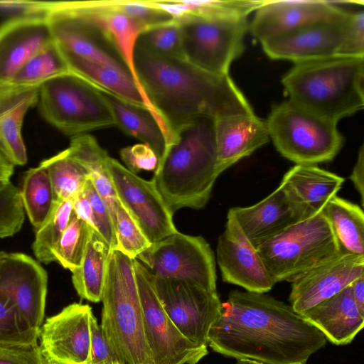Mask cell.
<instances>
[{"mask_svg": "<svg viewBox=\"0 0 364 364\" xmlns=\"http://www.w3.org/2000/svg\"><path fill=\"white\" fill-rule=\"evenodd\" d=\"M101 92L112 111L115 126L151 146L159 159L166 148V139L151 112L146 107L129 103L109 92Z\"/></svg>", "mask_w": 364, "mask_h": 364, "instance_id": "obj_28", "label": "cell"}, {"mask_svg": "<svg viewBox=\"0 0 364 364\" xmlns=\"http://www.w3.org/2000/svg\"><path fill=\"white\" fill-rule=\"evenodd\" d=\"M24 213L20 189L11 181L0 188V238L11 237L21 230Z\"/></svg>", "mask_w": 364, "mask_h": 364, "instance_id": "obj_42", "label": "cell"}, {"mask_svg": "<svg viewBox=\"0 0 364 364\" xmlns=\"http://www.w3.org/2000/svg\"><path fill=\"white\" fill-rule=\"evenodd\" d=\"M67 149L87 171L94 188L106 203L115 227L118 199L106 165L107 152L87 134L73 136Z\"/></svg>", "mask_w": 364, "mask_h": 364, "instance_id": "obj_29", "label": "cell"}, {"mask_svg": "<svg viewBox=\"0 0 364 364\" xmlns=\"http://www.w3.org/2000/svg\"><path fill=\"white\" fill-rule=\"evenodd\" d=\"M266 123L276 149L296 164L316 165L332 161L343 144L337 122L290 100L274 106Z\"/></svg>", "mask_w": 364, "mask_h": 364, "instance_id": "obj_7", "label": "cell"}, {"mask_svg": "<svg viewBox=\"0 0 364 364\" xmlns=\"http://www.w3.org/2000/svg\"><path fill=\"white\" fill-rule=\"evenodd\" d=\"M101 328L121 364H152L134 259L112 250L102 291Z\"/></svg>", "mask_w": 364, "mask_h": 364, "instance_id": "obj_5", "label": "cell"}, {"mask_svg": "<svg viewBox=\"0 0 364 364\" xmlns=\"http://www.w3.org/2000/svg\"><path fill=\"white\" fill-rule=\"evenodd\" d=\"M134 65L146 97L173 139L177 129L201 117L254 113L229 74L205 71L183 58L158 54L137 43Z\"/></svg>", "mask_w": 364, "mask_h": 364, "instance_id": "obj_2", "label": "cell"}, {"mask_svg": "<svg viewBox=\"0 0 364 364\" xmlns=\"http://www.w3.org/2000/svg\"><path fill=\"white\" fill-rule=\"evenodd\" d=\"M342 254L364 255V214L362 208L336 196L322 210Z\"/></svg>", "mask_w": 364, "mask_h": 364, "instance_id": "obj_32", "label": "cell"}, {"mask_svg": "<svg viewBox=\"0 0 364 364\" xmlns=\"http://www.w3.org/2000/svg\"><path fill=\"white\" fill-rule=\"evenodd\" d=\"M38 102L43 117L72 137L115 126L101 90L72 72L43 83L39 87Z\"/></svg>", "mask_w": 364, "mask_h": 364, "instance_id": "obj_9", "label": "cell"}, {"mask_svg": "<svg viewBox=\"0 0 364 364\" xmlns=\"http://www.w3.org/2000/svg\"><path fill=\"white\" fill-rule=\"evenodd\" d=\"M343 9L327 1H263L255 11L250 29L262 43L328 18Z\"/></svg>", "mask_w": 364, "mask_h": 364, "instance_id": "obj_21", "label": "cell"}, {"mask_svg": "<svg viewBox=\"0 0 364 364\" xmlns=\"http://www.w3.org/2000/svg\"><path fill=\"white\" fill-rule=\"evenodd\" d=\"M0 364H47L37 343H0Z\"/></svg>", "mask_w": 364, "mask_h": 364, "instance_id": "obj_44", "label": "cell"}, {"mask_svg": "<svg viewBox=\"0 0 364 364\" xmlns=\"http://www.w3.org/2000/svg\"><path fill=\"white\" fill-rule=\"evenodd\" d=\"M20 195L24 212L35 230L38 229L48 219L57 202L44 167L39 164L25 173Z\"/></svg>", "mask_w": 364, "mask_h": 364, "instance_id": "obj_33", "label": "cell"}, {"mask_svg": "<svg viewBox=\"0 0 364 364\" xmlns=\"http://www.w3.org/2000/svg\"><path fill=\"white\" fill-rule=\"evenodd\" d=\"M39 87H0V151L15 166L27 162L21 134L23 118L38 100Z\"/></svg>", "mask_w": 364, "mask_h": 364, "instance_id": "obj_27", "label": "cell"}, {"mask_svg": "<svg viewBox=\"0 0 364 364\" xmlns=\"http://www.w3.org/2000/svg\"><path fill=\"white\" fill-rule=\"evenodd\" d=\"M63 58L70 72L79 75L98 89L129 103L147 108L140 91L130 76L112 68L80 58Z\"/></svg>", "mask_w": 364, "mask_h": 364, "instance_id": "obj_31", "label": "cell"}, {"mask_svg": "<svg viewBox=\"0 0 364 364\" xmlns=\"http://www.w3.org/2000/svg\"><path fill=\"white\" fill-rule=\"evenodd\" d=\"M43 16H21L0 26V87L36 53L53 42Z\"/></svg>", "mask_w": 364, "mask_h": 364, "instance_id": "obj_22", "label": "cell"}, {"mask_svg": "<svg viewBox=\"0 0 364 364\" xmlns=\"http://www.w3.org/2000/svg\"><path fill=\"white\" fill-rule=\"evenodd\" d=\"M282 82L289 100L338 123L364 107V56L296 63Z\"/></svg>", "mask_w": 364, "mask_h": 364, "instance_id": "obj_4", "label": "cell"}, {"mask_svg": "<svg viewBox=\"0 0 364 364\" xmlns=\"http://www.w3.org/2000/svg\"><path fill=\"white\" fill-rule=\"evenodd\" d=\"M90 349L87 364H121L93 313L90 317Z\"/></svg>", "mask_w": 364, "mask_h": 364, "instance_id": "obj_45", "label": "cell"}, {"mask_svg": "<svg viewBox=\"0 0 364 364\" xmlns=\"http://www.w3.org/2000/svg\"><path fill=\"white\" fill-rule=\"evenodd\" d=\"M110 252L107 242L91 228L81 265L72 272L73 287L82 299L101 301Z\"/></svg>", "mask_w": 364, "mask_h": 364, "instance_id": "obj_30", "label": "cell"}, {"mask_svg": "<svg viewBox=\"0 0 364 364\" xmlns=\"http://www.w3.org/2000/svg\"><path fill=\"white\" fill-rule=\"evenodd\" d=\"M39 334L24 324L11 300L0 291V343H37Z\"/></svg>", "mask_w": 364, "mask_h": 364, "instance_id": "obj_40", "label": "cell"}, {"mask_svg": "<svg viewBox=\"0 0 364 364\" xmlns=\"http://www.w3.org/2000/svg\"><path fill=\"white\" fill-rule=\"evenodd\" d=\"M40 165L48 172L56 201L73 200L90 180L86 169L68 149L43 160Z\"/></svg>", "mask_w": 364, "mask_h": 364, "instance_id": "obj_34", "label": "cell"}, {"mask_svg": "<svg viewBox=\"0 0 364 364\" xmlns=\"http://www.w3.org/2000/svg\"><path fill=\"white\" fill-rule=\"evenodd\" d=\"M263 1H157V5L171 14L173 18L194 14L215 11L236 12L248 16L255 11Z\"/></svg>", "mask_w": 364, "mask_h": 364, "instance_id": "obj_38", "label": "cell"}, {"mask_svg": "<svg viewBox=\"0 0 364 364\" xmlns=\"http://www.w3.org/2000/svg\"><path fill=\"white\" fill-rule=\"evenodd\" d=\"M348 53L364 56V11H352L349 32Z\"/></svg>", "mask_w": 364, "mask_h": 364, "instance_id": "obj_47", "label": "cell"}, {"mask_svg": "<svg viewBox=\"0 0 364 364\" xmlns=\"http://www.w3.org/2000/svg\"><path fill=\"white\" fill-rule=\"evenodd\" d=\"M353 298L359 309L364 314V275L350 284Z\"/></svg>", "mask_w": 364, "mask_h": 364, "instance_id": "obj_51", "label": "cell"}, {"mask_svg": "<svg viewBox=\"0 0 364 364\" xmlns=\"http://www.w3.org/2000/svg\"><path fill=\"white\" fill-rule=\"evenodd\" d=\"M256 249L275 283L292 282L342 254L322 211L294 224Z\"/></svg>", "mask_w": 364, "mask_h": 364, "instance_id": "obj_6", "label": "cell"}, {"mask_svg": "<svg viewBox=\"0 0 364 364\" xmlns=\"http://www.w3.org/2000/svg\"><path fill=\"white\" fill-rule=\"evenodd\" d=\"M235 364H264V363L257 361V360H252V359L239 358V359H237V362Z\"/></svg>", "mask_w": 364, "mask_h": 364, "instance_id": "obj_53", "label": "cell"}, {"mask_svg": "<svg viewBox=\"0 0 364 364\" xmlns=\"http://www.w3.org/2000/svg\"><path fill=\"white\" fill-rule=\"evenodd\" d=\"M153 278L157 296L177 328L194 344L208 348L209 331L221 311L217 291L182 281Z\"/></svg>", "mask_w": 364, "mask_h": 364, "instance_id": "obj_12", "label": "cell"}, {"mask_svg": "<svg viewBox=\"0 0 364 364\" xmlns=\"http://www.w3.org/2000/svg\"><path fill=\"white\" fill-rule=\"evenodd\" d=\"M116 250L132 259L147 250L151 245L135 220L118 200L115 222Z\"/></svg>", "mask_w": 364, "mask_h": 364, "instance_id": "obj_39", "label": "cell"}, {"mask_svg": "<svg viewBox=\"0 0 364 364\" xmlns=\"http://www.w3.org/2000/svg\"><path fill=\"white\" fill-rule=\"evenodd\" d=\"M73 210L77 217L97 231L92 208L84 190L73 200Z\"/></svg>", "mask_w": 364, "mask_h": 364, "instance_id": "obj_49", "label": "cell"}, {"mask_svg": "<svg viewBox=\"0 0 364 364\" xmlns=\"http://www.w3.org/2000/svg\"><path fill=\"white\" fill-rule=\"evenodd\" d=\"M120 156L127 168L135 174L141 170L155 171L159 164L156 152L144 143L122 149Z\"/></svg>", "mask_w": 364, "mask_h": 364, "instance_id": "obj_46", "label": "cell"}, {"mask_svg": "<svg viewBox=\"0 0 364 364\" xmlns=\"http://www.w3.org/2000/svg\"><path fill=\"white\" fill-rule=\"evenodd\" d=\"M48 1L26 0L0 1V10L20 12L22 16H43Z\"/></svg>", "mask_w": 364, "mask_h": 364, "instance_id": "obj_48", "label": "cell"}, {"mask_svg": "<svg viewBox=\"0 0 364 364\" xmlns=\"http://www.w3.org/2000/svg\"><path fill=\"white\" fill-rule=\"evenodd\" d=\"M68 72L63 56L53 41L31 57L8 85L18 87H40L48 80Z\"/></svg>", "mask_w": 364, "mask_h": 364, "instance_id": "obj_35", "label": "cell"}, {"mask_svg": "<svg viewBox=\"0 0 364 364\" xmlns=\"http://www.w3.org/2000/svg\"><path fill=\"white\" fill-rule=\"evenodd\" d=\"M345 179L316 165L296 164L279 184L306 218L320 213L337 196Z\"/></svg>", "mask_w": 364, "mask_h": 364, "instance_id": "obj_25", "label": "cell"}, {"mask_svg": "<svg viewBox=\"0 0 364 364\" xmlns=\"http://www.w3.org/2000/svg\"><path fill=\"white\" fill-rule=\"evenodd\" d=\"M48 274L40 263L21 252H6L0 264V291L13 302L30 329L39 332L45 317Z\"/></svg>", "mask_w": 364, "mask_h": 364, "instance_id": "obj_16", "label": "cell"}, {"mask_svg": "<svg viewBox=\"0 0 364 364\" xmlns=\"http://www.w3.org/2000/svg\"><path fill=\"white\" fill-rule=\"evenodd\" d=\"M43 16L63 57L73 56L92 61L132 77L119 56L103 36L65 9L60 1H48Z\"/></svg>", "mask_w": 364, "mask_h": 364, "instance_id": "obj_18", "label": "cell"}, {"mask_svg": "<svg viewBox=\"0 0 364 364\" xmlns=\"http://www.w3.org/2000/svg\"><path fill=\"white\" fill-rule=\"evenodd\" d=\"M6 252L3 251H0V264L1 263V261L5 255Z\"/></svg>", "mask_w": 364, "mask_h": 364, "instance_id": "obj_54", "label": "cell"}, {"mask_svg": "<svg viewBox=\"0 0 364 364\" xmlns=\"http://www.w3.org/2000/svg\"><path fill=\"white\" fill-rule=\"evenodd\" d=\"M350 179L360 197V203L364 202V148L362 145L359 149L356 162L353 166Z\"/></svg>", "mask_w": 364, "mask_h": 364, "instance_id": "obj_50", "label": "cell"}, {"mask_svg": "<svg viewBox=\"0 0 364 364\" xmlns=\"http://www.w3.org/2000/svg\"><path fill=\"white\" fill-rule=\"evenodd\" d=\"M352 11L343 9L322 21L261 43L272 59L296 63L348 54Z\"/></svg>", "mask_w": 364, "mask_h": 364, "instance_id": "obj_13", "label": "cell"}, {"mask_svg": "<svg viewBox=\"0 0 364 364\" xmlns=\"http://www.w3.org/2000/svg\"><path fill=\"white\" fill-rule=\"evenodd\" d=\"M73 213V200L57 201L48 219L36 230L32 250L38 262L46 264L55 262L53 250L68 227Z\"/></svg>", "mask_w": 364, "mask_h": 364, "instance_id": "obj_36", "label": "cell"}, {"mask_svg": "<svg viewBox=\"0 0 364 364\" xmlns=\"http://www.w3.org/2000/svg\"><path fill=\"white\" fill-rule=\"evenodd\" d=\"M137 43L158 54L182 58L180 28L174 18L144 31Z\"/></svg>", "mask_w": 364, "mask_h": 364, "instance_id": "obj_41", "label": "cell"}, {"mask_svg": "<svg viewBox=\"0 0 364 364\" xmlns=\"http://www.w3.org/2000/svg\"><path fill=\"white\" fill-rule=\"evenodd\" d=\"M214 122L201 117L181 127L159 159L152 179L173 213L182 208H203L210 198L220 174Z\"/></svg>", "mask_w": 364, "mask_h": 364, "instance_id": "obj_3", "label": "cell"}, {"mask_svg": "<svg viewBox=\"0 0 364 364\" xmlns=\"http://www.w3.org/2000/svg\"><path fill=\"white\" fill-rule=\"evenodd\" d=\"M301 315L337 346L350 343L364 326L350 284Z\"/></svg>", "mask_w": 364, "mask_h": 364, "instance_id": "obj_26", "label": "cell"}, {"mask_svg": "<svg viewBox=\"0 0 364 364\" xmlns=\"http://www.w3.org/2000/svg\"><path fill=\"white\" fill-rule=\"evenodd\" d=\"M92 313L89 305L73 303L46 318L41 327L39 339L47 360L59 364H87Z\"/></svg>", "mask_w": 364, "mask_h": 364, "instance_id": "obj_19", "label": "cell"}, {"mask_svg": "<svg viewBox=\"0 0 364 364\" xmlns=\"http://www.w3.org/2000/svg\"><path fill=\"white\" fill-rule=\"evenodd\" d=\"M70 14L95 28L119 56L140 91L147 108L161 127L165 123L153 107L138 79L134 50L145 26L122 13L114 1H60Z\"/></svg>", "mask_w": 364, "mask_h": 364, "instance_id": "obj_15", "label": "cell"}, {"mask_svg": "<svg viewBox=\"0 0 364 364\" xmlns=\"http://www.w3.org/2000/svg\"><path fill=\"white\" fill-rule=\"evenodd\" d=\"M217 166L220 173L269 141L266 121L255 113L215 119Z\"/></svg>", "mask_w": 364, "mask_h": 364, "instance_id": "obj_24", "label": "cell"}, {"mask_svg": "<svg viewBox=\"0 0 364 364\" xmlns=\"http://www.w3.org/2000/svg\"><path fill=\"white\" fill-rule=\"evenodd\" d=\"M47 364H59V363H53V362L47 360Z\"/></svg>", "mask_w": 364, "mask_h": 364, "instance_id": "obj_55", "label": "cell"}, {"mask_svg": "<svg viewBox=\"0 0 364 364\" xmlns=\"http://www.w3.org/2000/svg\"><path fill=\"white\" fill-rule=\"evenodd\" d=\"M106 165L118 200L151 243L178 231L173 220V213L153 179L140 178L109 156Z\"/></svg>", "mask_w": 364, "mask_h": 364, "instance_id": "obj_14", "label": "cell"}, {"mask_svg": "<svg viewBox=\"0 0 364 364\" xmlns=\"http://www.w3.org/2000/svg\"><path fill=\"white\" fill-rule=\"evenodd\" d=\"M136 259L154 277L182 281L217 291L213 252L200 236L177 231L151 243Z\"/></svg>", "mask_w": 364, "mask_h": 364, "instance_id": "obj_10", "label": "cell"}, {"mask_svg": "<svg viewBox=\"0 0 364 364\" xmlns=\"http://www.w3.org/2000/svg\"><path fill=\"white\" fill-rule=\"evenodd\" d=\"M134 267L152 364H197L208 354V348L190 341L170 319L147 268L137 259H134Z\"/></svg>", "mask_w": 364, "mask_h": 364, "instance_id": "obj_11", "label": "cell"}, {"mask_svg": "<svg viewBox=\"0 0 364 364\" xmlns=\"http://www.w3.org/2000/svg\"><path fill=\"white\" fill-rule=\"evenodd\" d=\"M216 257L225 282L257 293H267L276 284L230 209L225 230L218 238Z\"/></svg>", "mask_w": 364, "mask_h": 364, "instance_id": "obj_17", "label": "cell"}, {"mask_svg": "<svg viewBox=\"0 0 364 364\" xmlns=\"http://www.w3.org/2000/svg\"><path fill=\"white\" fill-rule=\"evenodd\" d=\"M14 166L0 151V188L11 182Z\"/></svg>", "mask_w": 364, "mask_h": 364, "instance_id": "obj_52", "label": "cell"}, {"mask_svg": "<svg viewBox=\"0 0 364 364\" xmlns=\"http://www.w3.org/2000/svg\"><path fill=\"white\" fill-rule=\"evenodd\" d=\"M364 275V255L341 254L311 269L291 282V306L302 314Z\"/></svg>", "mask_w": 364, "mask_h": 364, "instance_id": "obj_20", "label": "cell"}, {"mask_svg": "<svg viewBox=\"0 0 364 364\" xmlns=\"http://www.w3.org/2000/svg\"><path fill=\"white\" fill-rule=\"evenodd\" d=\"M91 228L73 213L68 227L53 250L55 262L71 272L78 269L90 240Z\"/></svg>", "mask_w": 364, "mask_h": 364, "instance_id": "obj_37", "label": "cell"}, {"mask_svg": "<svg viewBox=\"0 0 364 364\" xmlns=\"http://www.w3.org/2000/svg\"><path fill=\"white\" fill-rule=\"evenodd\" d=\"M230 210L241 230L255 247L306 219L280 185L257 203Z\"/></svg>", "mask_w": 364, "mask_h": 364, "instance_id": "obj_23", "label": "cell"}, {"mask_svg": "<svg viewBox=\"0 0 364 364\" xmlns=\"http://www.w3.org/2000/svg\"><path fill=\"white\" fill-rule=\"evenodd\" d=\"M325 336L291 305L266 293L234 290L222 303L208 346L227 357L264 364H306Z\"/></svg>", "mask_w": 364, "mask_h": 364, "instance_id": "obj_1", "label": "cell"}, {"mask_svg": "<svg viewBox=\"0 0 364 364\" xmlns=\"http://www.w3.org/2000/svg\"><path fill=\"white\" fill-rule=\"evenodd\" d=\"M84 191L89 199L97 231L110 247L115 249L116 237L113 221L109 210L102 198L96 191L90 180Z\"/></svg>", "mask_w": 364, "mask_h": 364, "instance_id": "obj_43", "label": "cell"}, {"mask_svg": "<svg viewBox=\"0 0 364 364\" xmlns=\"http://www.w3.org/2000/svg\"><path fill=\"white\" fill-rule=\"evenodd\" d=\"M174 19L180 28L182 58L205 71L228 74L231 63L244 50L247 16L217 11Z\"/></svg>", "mask_w": 364, "mask_h": 364, "instance_id": "obj_8", "label": "cell"}]
</instances>
